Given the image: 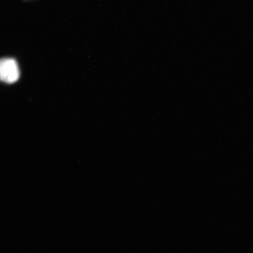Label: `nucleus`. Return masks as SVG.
I'll list each match as a JSON object with an SVG mask.
<instances>
[{
  "instance_id": "f257e3e1",
  "label": "nucleus",
  "mask_w": 253,
  "mask_h": 253,
  "mask_svg": "<svg viewBox=\"0 0 253 253\" xmlns=\"http://www.w3.org/2000/svg\"><path fill=\"white\" fill-rule=\"evenodd\" d=\"M20 70L17 61L12 58H3L0 62V78L4 83L12 84L20 78Z\"/></svg>"
}]
</instances>
